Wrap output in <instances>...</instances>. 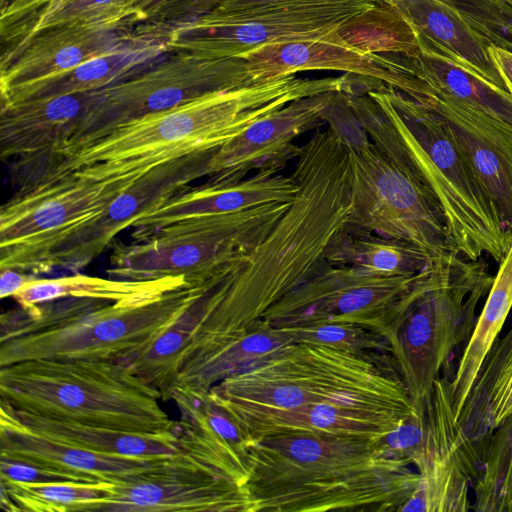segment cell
Returning <instances> with one entry per match:
<instances>
[{
	"mask_svg": "<svg viewBox=\"0 0 512 512\" xmlns=\"http://www.w3.org/2000/svg\"><path fill=\"white\" fill-rule=\"evenodd\" d=\"M298 191L268 235L203 292L213 335L248 329L329 264L333 238L351 212L352 164L338 130L326 124L301 146L290 173Z\"/></svg>",
	"mask_w": 512,
	"mask_h": 512,
	"instance_id": "6da1fadb",
	"label": "cell"
},
{
	"mask_svg": "<svg viewBox=\"0 0 512 512\" xmlns=\"http://www.w3.org/2000/svg\"><path fill=\"white\" fill-rule=\"evenodd\" d=\"M338 88L337 78L307 80L294 74L213 92L126 122L68 152L24 156L17 173L25 184L67 173L96 181L139 178L174 159L217 151L293 100Z\"/></svg>",
	"mask_w": 512,
	"mask_h": 512,
	"instance_id": "7a4b0ae2",
	"label": "cell"
},
{
	"mask_svg": "<svg viewBox=\"0 0 512 512\" xmlns=\"http://www.w3.org/2000/svg\"><path fill=\"white\" fill-rule=\"evenodd\" d=\"M253 512H401L418 472L375 440L292 432L248 444Z\"/></svg>",
	"mask_w": 512,
	"mask_h": 512,
	"instance_id": "3957f363",
	"label": "cell"
},
{
	"mask_svg": "<svg viewBox=\"0 0 512 512\" xmlns=\"http://www.w3.org/2000/svg\"><path fill=\"white\" fill-rule=\"evenodd\" d=\"M370 141L407 171L442 209L456 250L500 263L512 239L449 126L434 112L385 87L343 92Z\"/></svg>",
	"mask_w": 512,
	"mask_h": 512,
	"instance_id": "277c9868",
	"label": "cell"
},
{
	"mask_svg": "<svg viewBox=\"0 0 512 512\" xmlns=\"http://www.w3.org/2000/svg\"><path fill=\"white\" fill-rule=\"evenodd\" d=\"M202 285L184 286L149 300L66 297L3 312L0 367L39 359L123 362L171 326Z\"/></svg>",
	"mask_w": 512,
	"mask_h": 512,
	"instance_id": "5b68a950",
	"label": "cell"
},
{
	"mask_svg": "<svg viewBox=\"0 0 512 512\" xmlns=\"http://www.w3.org/2000/svg\"><path fill=\"white\" fill-rule=\"evenodd\" d=\"M209 395L238 428L314 403L412 402L389 353L289 342L213 386Z\"/></svg>",
	"mask_w": 512,
	"mask_h": 512,
	"instance_id": "8992f818",
	"label": "cell"
},
{
	"mask_svg": "<svg viewBox=\"0 0 512 512\" xmlns=\"http://www.w3.org/2000/svg\"><path fill=\"white\" fill-rule=\"evenodd\" d=\"M157 388L119 362L27 360L0 367V401L43 418L157 434L178 429Z\"/></svg>",
	"mask_w": 512,
	"mask_h": 512,
	"instance_id": "52a82bcc",
	"label": "cell"
},
{
	"mask_svg": "<svg viewBox=\"0 0 512 512\" xmlns=\"http://www.w3.org/2000/svg\"><path fill=\"white\" fill-rule=\"evenodd\" d=\"M493 281L485 261L458 252L433 257L415 275L384 333L415 403L430 397L451 353L470 338L477 306Z\"/></svg>",
	"mask_w": 512,
	"mask_h": 512,
	"instance_id": "ba28073f",
	"label": "cell"
},
{
	"mask_svg": "<svg viewBox=\"0 0 512 512\" xmlns=\"http://www.w3.org/2000/svg\"><path fill=\"white\" fill-rule=\"evenodd\" d=\"M346 142L352 164L348 230L414 244L432 256L457 252L445 215L432 195L375 146L339 92L327 114Z\"/></svg>",
	"mask_w": 512,
	"mask_h": 512,
	"instance_id": "9c48e42d",
	"label": "cell"
},
{
	"mask_svg": "<svg viewBox=\"0 0 512 512\" xmlns=\"http://www.w3.org/2000/svg\"><path fill=\"white\" fill-rule=\"evenodd\" d=\"M288 203L201 216L163 227L149 237L111 245L110 278L183 277L193 285L231 271L272 230Z\"/></svg>",
	"mask_w": 512,
	"mask_h": 512,
	"instance_id": "30bf717a",
	"label": "cell"
},
{
	"mask_svg": "<svg viewBox=\"0 0 512 512\" xmlns=\"http://www.w3.org/2000/svg\"><path fill=\"white\" fill-rule=\"evenodd\" d=\"M375 8L369 0H288L231 20L169 25L168 46L171 52L234 58L265 44L339 33Z\"/></svg>",
	"mask_w": 512,
	"mask_h": 512,
	"instance_id": "8fae6325",
	"label": "cell"
},
{
	"mask_svg": "<svg viewBox=\"0 0 512 512\" xmlns=\"http://www.w3.org/2000/svg\"><path fill=\"white\" fill-rule=\"evenodd\" d=\"M216 152L193 153L153 168L102 213L22 258L12 269L35 276L56 269L78 272L111 247L115 236L131 227L140 215L189 187L193 181L207 177Z\"/></svg>",
	"mask_w": 512,
	"mask_h": 512,
	"instance_id": "7c38bea8",
	"label": "cell"
},
{
	"mask_svg": "<svg viewBox=\"0 0 512 512\" xmlns=\"http://www.w3.org/2000/svg\"><path fill=\"white\" fill-rule=\"evenodd\" d=\"M172 53L173 56L103 88L100 102L68 141L51 152H68L136 118L183 105L213 92L235 89L224 59Z\"/></svg>",
	"mask_w": 512,
	"mask_h": 512,
	"instance_id": "4fadbf2b",
	"label": "cell"
},
{
	"mask_svg": "<svg viewBox=\"0 0 512 512\" xmlns=\"http://www.w3.org/2000/svg\"><path fill=\"white\" fill-rule=\"evenodd\" d=\"M137 179L96 181L67 173L18 188L1 208L0 268L96 217Z\"/></svg>",
	"mask_w": 512,
	"mask_h": 512,
	"instance_id": "5bb4252c",
	"label": "cell"
},
{
	"mask_svg": "<svg viewBox=\"0 0 512 512\" xmlns=\"http://www.w3.org/2000/svg\"><path fill=\"white\" fill-rule=\"evenodd\" d=\"M416 274L386 276L328 265L278 301L262 320L274 328L355 324L384 336Z\"/></svg>",
	"mask_w": 512,
	"mask_h": 512,
	"instance_id": "9a60e30c",
	"label": "cell"
},
{
	"mask_svg": "<svg viewBox=\"0 0 512 512\" xmlns=\"http://www.w3.org/2000/svg\"><path fill=\"white\" fill-rule=\"evenodd\" d=\"M110 491L90 511L253 512L244 485L184 448Z\"/></svg>",
	"mask_w": 512,
	"mask_h": 512,
	"instance_id": "2e32d148",
	"label": "cell"
},
{
	"mask_svg": "<svg viewBox=\"0 0 512 512\" xmlns=\"http://www.w3.org/2000/svg\"><path fill=\"white\" fill-rule=\"evenodd\" d=\"M393 89L439 116L512 233V132L413 75L404 63Z\"/></svg>",
	"mask_w": 512,
	"mask_h": 512,
	"instance_id": "e0dca14e",
	"label": "cell"
},
{
	"mask_svg": "<svg viewBox=\"0 0 512 512\" xmlns=\"http://www.w3.org/2000/svg\"><path fill=\"white\" fill-rule=\"evenodd\" d=\"M338 92L293 100L255 121L217 150L207 181L234 182L252 172H282L300 153L296 139L326 124Z\"/></svg>",
	"mask_w": 512,
	"mask_h": 512,
	"instance_id": "ac0fdd59",
	"label": "cell"
},
{
	"mask_svg": "<svg viewBox=\"0 0 512 512\" xmlns=\"http://www.w3.org/2000/svg\"><path fill=\"white\" fill-rule=\"evenodd\" d=\"M131 20L76 23L46 29L0 64V93L66 73L108 53L135 33Z\"/></svg>",
	"mask_w": 512,
	"mask_h": 512,
	"instance_id": "d6986e66",
	"label": "cell"
},
{
	"mask_svg": "<svg viewBox=\"0 0 512 512\" xmlns=\"http://www.w3.org/2000/svg\"><path fill=\"white\" fill-rule=\"evenodd\" d=\"M428 434L421 454L414 461L419 481L404 511L464 512L472 510L469 476L452 437L453 409L448 381L437 378L426 401Z\"/></svg>",
	"mask_w": 512,
	"mask_h": 512,
	"instance_id": "ffe728a7",
	"label": "cell"
},
{
	"mask_svg": "<svg viewBox=\"0 0 512 512\" xmlns=\"http://www.w3.org/2000/svg\"><path fill=\"white\" fill-rule=\"evenodd\" d=\"M297 191L298 184L293 176L282 172H255L234 182L206 181L180 190L140 215L131 225V237L134 241L143 240L163 227L190 218L288 203Z\"/></svg>",
	"mask_w": 512,
	"mask_h": 512,
	"instance_id": "44dd1931",
	"label": "cell"
},
{
	"mask_svg": "<svg viewBox=\"0 0 512 512\" xmlns=\"http://www.w3.org/2000/svg\"><path fill=\"white\" fill-rule=\"evenodd\" d=\"M375 57L341 31L322 38L265 44L225 61L232 85L238 88L308 70H339L379 79L381 68L369 66Z\"/></svg>",
	"mask_w": 512,
	"mask_h": 512,
	"instance_id": "7402d4cb",
	"label": "cell"
},
{
	"mask_svg": "<svg viewBox=\"0 0 512 512\" xmlns=\"http://www.w3.org/2000/svg\"><path fill=\"white\" fill-rule=\"evenodd\" d=\"M511 414L512 327L486 355L452 426L453 442L471 485L480 477L493 431Z\"/></svg>",
	"mask_w": 512,
	"mask_h": 512,
	"instance_id": "603a6c76",
	"label": "cell"
},
{
	"mask_svg": "<svg viewBox=\"0 0 512 512\" xmlns=\"http://www.w3.org/2000/svg\"><path fill=\"white\" fill-rule=\"evenodd\" d=\"M164 456L145 459L111 456L51 439L26 428L0 402V457L3 458L63 473L82 483L117 484L149 469Z\"/></svg>",
	"mask_w": 512,
	"mask_h": 512,
	"instance_id": "cb8c5ba5",
	"label": "cell"
},
{
	"mask_svg": "<svg viewBox=\"0 0 512 512\" xmlns=\"http://www.w3.org/2000/svg\"><path fill=\"white\" fill-rule=\"evenodd\" d=\"M168 38L169 25L140 23L129 40L108 53L66 73L1 92V106L111 86L145 70L155 60L170 53Z\"/></svg>",
	"mask_w": 512,
	"mask_h": 512,
	"instance_id": "d4e9b609",
	"label": "cell"
},
{
	"mask_svg": "<svg viewBox=\"0 0 512 512\" xmlns=\"http://www.w3.org/2000/svg\"><path fill=\"white\" fill-rule=\"evenodd\" d=\"M418 403H314L274 412L240 427L249 440L269 435L310 432L376 440L417 411Z\"/></svg>",
	"mask_w": 512,
	"mask_h": 512,
	"instance_id": "484cf974",
	"label": "cell"
},
{
	"mask_svg": "<svg viewBox=\"0 0 512 512\" xmlns=\"http://www.w3.org/2000/svg\"><path fill=\"white\" fill-rule=\"evenodd\" d=\"M102 96L103 88L1 106V158L16 159L62 146Z\"/></svg>",
	"mask_w": 512,
	"mask_h": 512,
	"instance_id": "4316f807",
	"label": "cell"
},
{
	"mask_svg": "<svg viewBox=\"0 0 512 512\" xmlns=\"http://www.w3.org/2000/svg\"><path fill=\"white\" fill-rule=\"evenodd\" d=\"M395 8L414 32L419 50L445 56L508 90L490 56L492 43L457 10L439 0H404Z\"/></svg>",
	"mask_w": 512,
	"mask_h": 512,
	"instance_id": "83f0119b",
	"label": "cell"
},
{
	"mask_svg": "<svg viewBox=\"0 0 512 512\" xmlns=\"http://www.w3.org/2000/svg\"><path fill=\"white\" fill-rule=\"evenodd\" d=\"M289 342L291 340L285 334L263 320L248 329L216 336L201 346L179 369L164 401L178 389L208 393L216 384Z\"/></svg>",
	"mask_w": 512,
	"mask_h": 512,
	"instance_id": "f1b7e54d",
	"label": "cell"
},
{
	"mask_svg": "<svg viewBox=\"0 0 512 512\" xmlns=\"http://www.w3.org/2000/svg\"><path fill=\"white\" fill-rule=\"evenodd\" d=\"M7 406L16 419L31 431L100 454L145 459L174 454L183 449L180 427L175 431L140 434L43 418Z\"/></svg>",
	"mask_w": 512,
	"mask_h": 512,
	"instance_id": "f546056e",
	"label": "cell"
},
{
	"mask_svg": "<svg viewBox=\"0 0 512 512\" xmlns=\"http://www.w3.org/2000/svg\"><path fill=\"white\" fill-rule=\"evenodd\" d=\"M408 70L420 80L485 114L512 132V94L445 56L419 50L405 55Z\"/></svg>",
	"mask_w": 512,
	"mask_h": 512,
	"instance_id": "4dcf8cb0",
	"label": "cell"
},
{
	"mask_svg": "<svg viewBox=\"0 0 512 512\" xmlns=\"http://www.w3.org/2000/svg\"><path fill=\"white\" fill-rule=\"evenodd\" d=\"M512 308V239L499 263L485 304L476 320L472 334L460 358L456 373L448 381L455 422L469 395L478 371L499 337Z\"/></svg>",
	"mask_w": 512,
	"mask_h": 512,
	"instance_id": "1f68e13d",
	"label": "cell"
},
{
	"mask_svg": "<svg viewBox=\"0 0 512 512\" xmlns=\"http://www.w3.org/2000/svg\"><path fill=\"white\" fill-rule=\"evenodd\" d=\"M188 285L193 284L183 277L138 281L88 276L76 272L58 278L38 277L14 294L13 299L22 308L66 297L94 298L111 302L149 300Z\"/></svg>",
	"mask_w": 512,
	"mask_h": 512,
	"instance_id": "d6a6232c",
	"label": "cell"
},
{
	"mask_svg": "<svg viewBox=\"0 0 512 512\" xmlns=\"http://www.w3.org/2000/svg\"><path fill=\"white\" fill-rule=\"evenodd\" d=\"M435 257L409 242L344 228L330 243L326 261L386 276H410Z\"/></svg>",
	"mask_w": 512,
	"mask_h": 512,
	"instance_id": "836d02e7",
	"label": "cell"
},
{
	"mask_svg": "<svg viewBox=\"0 0 512 512\" xmlns=\"http://www.w3.org/2000/svg\"><path fill=\"white\" fill-rule=\"evenodd\" d=\"M111 484L0 481L18 510L27 512H88L110 495Z\"/></svg>",
	"mask_w": 512,
	"mask_h": 512,
	"instance_id": "e575fe53",
	"label": "cell"
},
{
	"mask_svg": "<svg viewBox=\"0 0 512 512\" xmlns=\"http://www.w3.org/2000/svg\"><path fill=\"white\" fill-rule=\"evenodd\" d=\"M477 512H508L512 493V414L492 433L482 472L473 484Z\"/></svg>",
	"mask_w": 512,
	"mask_h": 512,
	"instance_id": "d590c367",
	"label": "cell"
},
{
	"mask_svg": "<svg viewBox=\"0 0 512 512\" xmlns=\"http://www.w3.org/2000/svg\"><path fill=\"white\" fill-rule=\"evenodd\" d=\"M139 1L140 0H70L59 10L36 24L12 52L0 59V63L6 62L35 35L53 27L76 23H96L116 20H131L136 24H140L135 9Z\"/></svg>",
	"mask_w": 512,
	"mask_h": 512,
	"instance_id": "8d00e7d4",
	"label": "cell"
},
{
	"mask_svg": "<svg viewBox=\"0 0 512 512\" xmlns=\"http://www.w3.org/2000/svg\"><path fill=\"white\" fill-rule=\"evenodd\" d=\"M291 342H304L328 346L354 353H389V344L384 336L355 324H315L288 328H277Z\"/></svg>",
	"mask_w": 512,
	"mask_h": 512,
	"instance_id": "74e56055",
	"label": "cell"
},
{
	"mask_svg": "<svg viewBox=\"0 0 512 512\" xmlns=\"http://www.w3.org/2000/svg\"><path fill=\"white\" fill-rule=\"evenodd\" d=\"M70 0H8L1 3V57L12 52L39 22Z\"/></svg>",
	"mask_w": 512,
	"mask_h": 512,
	"instance_id": "f35d334b",
	"label": "cell"
},
{
	"mask_svg": "<svg viewBox=\"0 0 512 512\" xmlns=\"http://www.w3.org/2000/svg\"><path fill=\"white\" fill-rule=\"evenodd\" d=\"M415 413L404 419L390 433L376 439L378 447L390 458L413 465L424 449L428 434L427 404L417 402Z\"/></svg>",
	"mask_w": 512,
	"mask_h": 512,
	"instance_id": "ab89813d",
	"label": "cell"
},
{
	"mask_svg": "<svg viewBox=\"0 0 512 512\" xmlns=\"http://www.w3.org/2000/svg\"><path fill=\"white\" fill-rule=\"evenodd\" d=\"M0 481L26 483L78 482L69 475L3 457H0Z\"/></svg>",
	"mask_w": 512,
	"mask_h": 512,
	"instance_id": "60d3db41",
	"label": "cell"
},
{
	"mask_svg": "<svg viewBox=\"0 0 512 512\" xmlns=\"http://www.w3.org/2000/svg\"><path fill=\"white\" fill-rule=\"evenodd\" d=\"M226 0H172L151 23L174 25L199 17Z\"/></svg>",
	"mask_w": 512,
	"mask_h": 512,
	"instance_id": "b9f144b4",
	"label": "cell"
},
{
	"mask_svg": "<svg viewBox=\"0 0 512 512\" xmlns=\"http://www.w3.org/2000/svg\"><path fill=\"white\" fill-rule=\"evenodd\" d=\"M288 0H226L211 11L196 17L207 22H220L283 3Z\"/></svg>",
	"mask_w": 512,
	"mask_h": 512,
	"instance_id": "7bdbcfd3",
	"label": "cell"
},
{
	"mask_svg": "<svg viewBox=\"0 0 512 512\" xmlns=\"http://www.w3.org/2000/svg\"><path fill=\"white\" fill-rule=\"evenodd\" d=\"M38 278L33 274H28L12 268H1L0 276V297L1 299L13 297L26 284Z\"/></svg>",
	"mask_w": 512,
	"mask_h": 512,
	"instance_id": "ee69618b",
	"label": "cell"
},
{
	"mask_svg": "<svg viewBox=\"0 0 512 512\" xmlns=\"http://www.w3.org/2000/svg\"><path fill=\"white\" fill-rule=\"evenodd\" d=\"M489 53L508 91L512 94V51L490 44Z\"/></svg>",
	"mask_w": 512,
	"mask_h": 512,
	"instance_id": "f6af8a7d",
	"label": "cell"
},
{
	"mask_svg": "<svg viewBox=\"0 0 512 512\" xmlns=\"http://www.w3.org/2000/svg\"><path fill=\"white\" fill-rule=\"evenodd\" d=\"M170 1L172 0H140L135 8L139 23H151Z\"/></svg>",
	"mask_w": 512,
	"mask_h": 512,
	"instance_id": "bcb514c9",
	"label": "cell"
},
{
	"mask_svg": "<svg viewBox=\"0 0 512 512\" xmlns=\"http://www.w3.org/2000/svg\"><path fill=\"white\" fill-rule=\"evenodd\" d=\"M370 2H372L373 4H375V6L379 5L380 7L384 8V7H396L400 2L404 1V0H369Z\"/></svg>",
	"mask_w": 512,
	"mask_h": 512,
	"instance_id": "7dc6e473",
	"label": "cell"
},
{
	"mask_svg": "<svg viewBox=\"0 0 512 512\" xmlns=\"http://www.w3.org/2000/svg\"><path fill=\"white\" fill-rule=\"evenodd\" d=\"M508 512H512V493L509 501Z\"/></svg>",
	"mask_w": 512,
	"mask_h": 512,
	"instance_id": "c3c4849f",
	"label": "cell"
},
{
	"mask_svg": "<svg viewBox=\"0 0 512 512\" xmlns=\"http://www.w3.org/2000/svg\"><path fill=\"white\" fill-rule=\"evenodd\" d=\"M503 1H505L506 3H508L512 7V0H503Z\"/></svg>",
	"mask_w": 512,
	"mask_h": 512,
	"instance_id": "681fc988",
	"label": "cell"
}]
</instances>
